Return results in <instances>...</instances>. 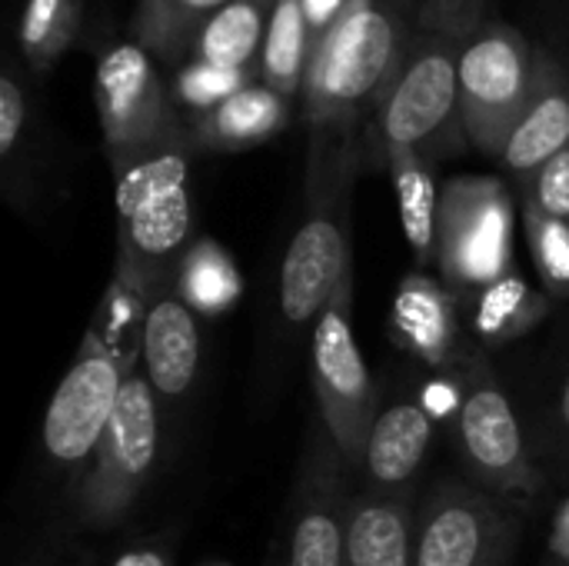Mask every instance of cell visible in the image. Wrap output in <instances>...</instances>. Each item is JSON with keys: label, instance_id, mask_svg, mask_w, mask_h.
Instances as JSON below:
<instances>
[{"label": "cell", "instance_id": "6da1fadb", "mask_svg": "<svg viewBox=\"0 0 569 566\" xmlns=\"http://www.w3.org/2000/svg\"><path fill=\"white\" fill-rule=\"evenodd\" d=\"M417 7L420 0H350L320 37L300 93L303 173L360 180L367 170H387L380 113L397 83Z\"/></svg>", "mask_w": 569, "mask_h": 566}, {"label": "cell", "instance_id": "4dcf8cb0", "mask_svg": "<svg viewBox=\"0 0 569 566\" xmlns=\"http://www.w3.org/2000/svg\"><path fill=\"white\" fill-rule=\"evenodd\" d=\"M300 3H303L307 23H310V33H313L317 43L343 17V10L350 7V0H300Z\"/></svg>", "mask_w": 569, "mask_h": 566}, {"label": "cell", "instance_id": "cb8c5ba5", "mask_svg": "<svg viewBox=\"0 0 569 566\" xmlns=\"http://www.w3.org/2000/svg\"><path fill=\"white\" fill-rule=\"evenodd\" d=\"M173 290L197 317H220L237 307L243 294V277L220 240L193 237L177 267Z\"/></svg>", "mask_w": 569, "mask_h": 566}, {"label": "cell", "instance_id": "ac0fdd59", "mask_svg": "<svg viewBox=\"0 0 569 566\" xmlns=\"http://www.w3.org/2000/svg\"><path fill=\"white\" fill-rule=\"evenodd\" d=\"M417 504L407 494L360 490L347 507V566H413Z\"/></svg>", "mask_w": 569, "mask_h": 566}, {"label": "cell", "instance_id": "8992f818", "mask_svg": "<svg viewBox=\"0 0 569 566\" xmlns=\"http://www.w3.org/2000/svg\"><path fill=\"white\" fill-rule=\"evenodd\" d=\"M93 100L110 170L157 150L193 147L190 120L177 107L153 53L133 40L113 43L97 57Z\"/></svg>", "mask_w": 569, "mask_h": 566}, {"label": "cell", "instance_id": "5bb4252c", "mask_svg": "<svg viewBox=\"0 0 569 566\" xmlns=\"http://www.w3.org/2000/svg\"><path fill=\"white\" fill-rule=\"evenodd\" d=\"M390 337L413 360L433 370H453L463 347V320L457 294L427 270H410L390 304Z\"/></svg>", "mask_w": 569, "mask_h": 566}, {"label": "cell", "instance_id": "836d02e7", "mask_svg": "<svg viewBox=\"0 0 569 566\" xmlns=\"http://www.w3.org/2000/svg\"><path fill=\"white\" fill-rule=\"evenodd\" d=\"M557 420H560L563 434H567V437H569V374H567V380H563L560 400H557Z\"/></svg>", "mask_w": 569, "mask_h": 566}, {"label": "cell", "instance_id": "52a82bcc", "mask_svg": "<svg viewBox=\"0 0 569 566\" xmlns=\"http://www.w3.org/2000/svg\"><path fill=\"white\" fill-rule=\"evenodd\" d=\"M517 197L500 177H453L440 190L437 260L453 294H473L513 267Z\"/></svg>", "mask_w": 569, "mask_h": 566}, {"label": "cell", "instance_id": "44dd1931", "mask_svg": "<svg viewBox=\"0 0 569 566\" xmlns=\"http://www.w3.org/2000/svg\"><path fill=\"white\" fill-rule=\"evenodd\" d=\"M387 170L397 193L400 227L403 237L420 264L427 270L437 260V224H440V187L433 173V160L410 147L387 150Z\"/></svg>", "mask_w": 569, "mask_h": 566}, {"label": "cell", "instance_id": "d6a6232c", "mask_svg": "<svg viewBox=\"0 0 569 566\" xmlns=\"http://www.w3.org/2000/svg\"><path fill=\"white\" fill-rule=\"evenodd\" d=\"M113 566H170V564H167V557H163L160 550H153V547H137V550L120 554Z\"/></svg>", "mask_w": 569, "mask_h": 566}, {"label": "cell", "instance_id": "9a60e30c", "mask_svg": "<svg viewBox=\"0 0 569 566\" xmlns=\"http://www.w3.org/2000/svg\"><path fill=\"white\" fill-rule=\"evenodd\" d=\"M200 350L203 344L197 314L177 297L173 287L157 290L140 327L143 377L150 380L153 394L170 404H183L197 387Z\"/></svg>", "mask_w": 569, "mask_h": 566}, {"label": "cell", "instance_id": "f1b7e54d", "mask_svg": "<svg viewBox=\"0 0 569 566\" xmlns=\"http://www.w3.org/2000/svg\"><path fill=\"white\" fill-rule=\"evenodd\" d=\"M250 83H257V73H250V70H233V67H220V63L190 57L187 63L177 67L170 90H173V100L180 110H190V117H200Z\"/></svg>", "mask_w": 569, "mask_h": 566}, {"label": "cell", "instance_id": "603a6c76", "mask_svg": "<svg viewBox=\"0 0 569 566\" xmlns=\"http://www.w3.org/2000/svg\"><path fill=\"white\" fill-rule=\"evenodd\" d=\"M230 0H140L130 17V40L163 63H187L200 27Z\"/></svg>", "mask_w": 569, "mask_h": 566}, {"label": "cell", "instance_id": "3957f363", "mask_svg": "<svg viewBox=\"0 0 569 566\" xmlns=\"http://www.w3.org/2000/svg\"><path fill=\"white\" fill-rule=\"evenodd\" d=\"M190 157L193 147H170L113 167L117 277L147 297L173 287L177 267L193 244Z\"/></svg>", "mask_w": 569, "mask_h": 566}, {"label": "cell", "instance_id": "ffe728a7", "mask_svg": "<svg viewBox=\"0 0 569 566\" xmlns=\"http://www.w3.org/2000/svg\"><path fill=\"white\" fill-rule=\"evenodd\" d=\"M553 310V297L537 290L520 274H503L500 280L467 294V327L480 347L497 350L527 334H533Z\"/></svg>", "mask_w": 569, "mask_h": 566}, {"label": "cell", "instance_id": "30bf717a", "mask_svg": "<svg viewBox=\"0 0 569 566\" xmlns=\"http://www.w3.org/2000/svg\"><path fill=\"white\" fill-rule=\"evenodd\" d=\"M537 43L503 20H487L460 60V117L467 143L503 157L507 140L533 93Z\"/></svg>", "mask_w": 569, "mask_h": 566}, {"label": "cell", "instance_id": "d590c367", "mask_svg": "<svg viewBox=\"0 0 569 566\" xmlns=\"http://www.w3.org/2000/svg\"><path fill=\"white\" fill-rule=\"evenodd\" d=\"M550 566H569L567 560H557V564H550Z\"/></svg>", "mask_w": 569, "mask_h": 566}, {"label": "cell", "instance_id": "9c48e42d", "mask_svg": "<svg viewBox=\"0 0 569 566\" xmlns=\"http://www.w3.org/2000/svg\"><path fill=\"white\" fill-rule=\"evenodd\" d=\"M310 374L320 424L340 450L347 470L357 474L380 410L367 360L353 334V274L340 280L330 304L313 324Z\"/></svg>", "mask_w": 569, "mask_h": 566}, {"label": "cell", "instance_id": "7c38bea8", "mask_svg": "<svg viewBox=\"0 0 569 566\" xmlns=\"http://www.w3.org/2000/svg\"><path fill=\"white\" fill-rule=\"evenodd\" d=\"M133 367L90 327L43 417V454L53 467L80 470L100 444Z\"/></svg>", "mask_w": 569, "mask_h": 566}, {"label": "cell", "instance_id": "7a4b0ae2", "mask_svg": "<svg viewBox=\"0 0 569 566\" xmlns=\"http://www.w3.org/2000/svg\"><path fill=\"white\" fill-rule=\"evenodd\" d=\"M487 23V0H420L397 83L380 113V150L410 147L430 160L467 143L460 117V60Z\"/></svg>", "mask_w": 569, "mask_h": 566}, {"label": "cell", "instance_id": "1f68e13d", "mask_svg": "<svg viewBox=\"0 0 569 566\" xmlns=\"http://www.w3.org/2000/svg\"><path fill=\"white\" fill-rule=\"evenodd\" d=\"M550 554L557 560L569 564V500L560 504V510L553 514V527H550Z\"/></svg>", "mask_w": 569, "mask_h": 566}, {"label": "cell", "instance_id": "2e32d148", "mask_svg": "<svg viewBox=\"0 0 569 566\" xmlns=\"http://www.w3.org/2000/svg\"><path fill=\"white\" fill-rule=\"evenodd\" d=\"M563 147H569V73L547 47L537 43L533 93L507 140L500 163L520 183L533 177Z\"/></svg>", "mask_w": 569, "mask_h": 566}, {"label": "cell", "instance_id": "e575fe53", "mask_svg": "<svg viewBox=\"0 0 569 566\" xmlns=\"http://www.w3.org/2000/svg\"><path fill=\"white\" fill-rule=\"evenodd\" d=\"M203 566H230V564H223V560H210V564H203Z\"/></svg>", "mask_w": 569, "mask_h": 566}, {"label": "cell", "instance_id": "277c9868", "mask_svg": "<svg viewBox=\"0 0 569 566\" xmlns=\"http://www.w3.org/2000/svg\"><path fill=\"white\" fill-rule=\"evenodd\" d=\"M160 457V410L157 394L143 374H127L117 410L93 447L90 460L77 470L70 490V517L87 534L120 527L143 497Z\"/></svg>", "mask_w": 569, "mask_h": 566}, {"label": "cell", "instance_id": "4fadbf2b", "mask_svg": "<svg viewBox=\"0 0 569 566\" xmlns=\"http://www.w3.org/2000/svg\"><path fill=\"white\" fill-rule=\"evenodd\" d=\"M347 464L330 434L310 430L297 474L283 566H347Z\"/></svg>", "mask_w": 569, "mask_h": 566}, {"label": "cell", "instance_id": "4316f807", "mask_svg": "<svg viewBox=\"0 0 569 566\" xmlns=\"http://www.w3.org/2000/svg\"><path fill=\"white\" fill-rule=\"evenodd\" d=\"M33 100L27 83L13 67L3 70L0 77V160H3V183L7 193H17L20 173H27L30 160V143H33Z\"/></svg>", "mask_w": 569, "mask_h": 566}, {"label": "cell", "instance_id": "e0dca14e", "mask_svg": "<svg viewBox=\"0 0 569 566\" xmlns=\"http://www.w3.org/2000/svg\"><path fill=\"white\" fill-rule=\"evenodd\" d=\"M433 434H437L433 417L420 400L397 397L393 404H387L373 420V430L367 437V450L357 470L367 490H377V494L413 490V480L430 454Z\"/></svg>", "mask_w": 569, "mask_h": 566}, {"label": "cell", "instance_id": "f546056e", "mask_svg": "<svg viewBox=\"0 0 569 566\" xmlns=\"http://www.w3.org/2000/svg\"><path fill=\"white\" fill-rule=\"evenodd\" d=\"M520 197L537 203L543 214L569 224V147L550 157L533 177L520 180Z\"/></svg>", "mask_w": 569, "mask_h": 566}, {"label": "cell", "instance_id": "484cf974", "mask_svg": "<svg viewBox=\"0 0 569 566\" xmlns=\"http://www.w3.org/2000/svg\"><path fill=\"white\" fill-rule=\"evenodd\" d=\"M83 27V0H23L17 43L23 63L43 77L73 43Z\"/></svg>", "mask_w": 569, "mask_h": 566}, {"label": "cell", "instance_id": "5b68a950", "mask_svg": "<svg viewBox=\"0 0 569 566\" xmlns=\"http://www.w3.org/2000/svg\"><path fill=\"white\" fill-rule=\"evenodd\" d=\"M453 374H457L453 440L460 450V464L470 474V484L510 504L540 497L547 477L540 474L530 454L513 397L500 384L490 360L477 350H467L463 360L453 367Z\"/></svg>", "mask_w": 569, "mask_h": 566}, {"label": "cell", "instance_id": "83f0119b", "mask_svg": "<svg viewBox=\"0 0 569 566\" xmlns=\"http://www.w3.org/2000/svg\"><path fill=\"white\" fill-rule=\"evenodd\" d=\"M520 217L543 290L553 300H569V224L543 214L537 203L523 197H520Z\"/></svg>", "mask_w": 569, "mask_h": 566}, {"label": "cell", "instance_id": "8fae6325", "mask_svg": "<svg viewBox=\"0 0 569 566\" xmlns=\"http://www.w3.org/2000/svg\"><path fill=\"white\" fill-rule=\"evenodd\" d=\"M517 537V504L467 480H440L417 507L413 566H507Z\"/></svg>", "mask_w": 569, "mask_h": 566}, {"label": "cell", "instance_id": "ba28073f", "mask_svg": "<svg viewBox=\"0 0 569 566\" xmlns=\"http://www.w3.org/2000/svg\"><path fill=\"white\" fill-rule=\"evenodd\" d=\"M350 177L303 173V217L280 267V314L287 327H307L323 314L350 274Z\"/></svg>", "mask_w": 569, "mask_h": 566}, {"label": "cell", "instance_id": "d4e9b609", "mask_svg": "<svg viewBox=\"0 0 569 566\" xmlns=\"http://www.w3.org/2000/svg\"><path fill=\"white\" fill-rule=\"evenodd\" d=\"M313 50H317V40L310 33L303 3L277 0L267 37H263V50H260V83L273 87L277 93L290 100H300Z\"/></svg>", "mask_w": 569, "mask_h": 566}, {"label": "cell", "instance_id": "d6986e66", "mask_svg": "<svg viewBox=\"0 0 569 566\" xmlns=\"http://www.w3.org/2000/svg\"><path fill=\"white\" fill-rule=\"evenodd\" d=\"M293 117V100L267 83H250L220 107L190 117V137L207 153H240L273 140Z\"/></svg>", "mask_w": 569, "mask_h": 566}, {"label": "cell", "instance_id": "7402d4cb", "mask_svg": "<svg viewBox=\"0 0 569 566\" xmlns=\"http://www.w3.org/2000/svg\"><path fill=\"white\" fill-rule=\"evenodd\" d=\"M277 0H230L217 10L193 40V57L233 70H250L260 80V50Z\"/></svg>", "mask_w": 569, "mask_h": 566}]
</instances>
